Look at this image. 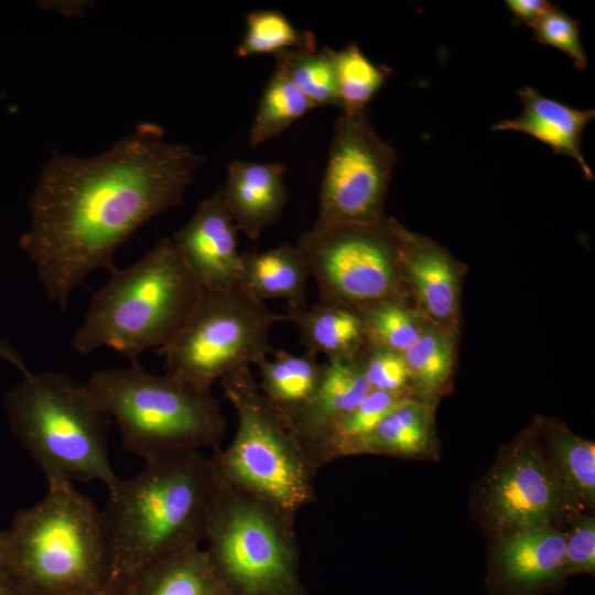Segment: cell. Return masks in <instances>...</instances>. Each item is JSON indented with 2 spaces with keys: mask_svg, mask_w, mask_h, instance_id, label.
Listing matches in <instances>:
<instances>
[{
  "mask_svg": "<svg viewBox=\"0 0 595 595\" xmlns=\"http://www.w3.org/2000/svg\"><path fill=\"white\" fill-rule=\"evenodd\" d=\"M399 224L383 219L372 224H322L303 232L295 247L320 302L358 310L390 299L398 300Z\"/></svg>",
  "mask_w": 595,
  "mask_h": 595,
  "instance_id": "obj_10",
  "label": "cell"
},
{
  "mask_svg": "<svg viewBox=\"0 0 595 595\" xmlns=\"http://www.w3.org/2000/svg\"><path fill=\"white\" fill-rule=\"evenodd\" d=\"M286 322L240 285L204 291L190 317L158 354L167 374L202 391L228 374L272 355L271 327Z\"/></svg>",
  "mask_w": 595,
  "mask_h": 595,
  "instance_id": "obj_9",
  "label": "cell"
},
{
  "mask_svg": "<svg viewBox=\"0 0 595 595\" xmlns=\"http://www.w3.org/2000/svg\"><path fill=\"white\" fill-rule=\"evenodd\" d=\"M131 577L112 573L109 581L99 589L83 595H130Z\"/></svg>",
  "mask_w": 595,
  "mask_h": 595,
  "instance_id": "obj_36",
  "label": "cell"
},
{
  "mask_svg": "<svg viewBox=\"0 0 595 595\" xmlns=\"http://www.w3.org/2000/svg\"><path fill=\"white\" fill-rule=\"evenodd\" d=\"M1 536H2V531H0V543H1Z\"/></svg>",
  "mask_w": 595,
  "mask_h": 595,
  "instance_id": "obj_39",
  "label": "cell"
},
{
  "mask_svg": "<svg viewBox=\"0 0 595 595\" xmlns=\"http://www.w3.org/2000/svg\"><path fill=\"white\" fill-rule=\"evenodd\" d=\"M0 558L18 595H83L112 575L102 511L74 485L19 509L2 531Z\"/></svg>",
  "mask_w": 595,
  "mask_h": 595,
  "instance_id": "obj_3",
  "label": "cell"
},
{
  "mask_svg": "<svg viewBox=\"0 0 595 595\" xmlns=\"http://www.w3.org/2000/svg\"><path fill=\"white\" fill-rule=\"evenodd\" d=\"M523 105L522 113L515 119H505L491 126L494 131H518L544 144L555 153L576 161L587 180L594 173L581 149L585 127L595 117L594 109L581 110L541 95L530 86L518 90Z\"/></svg>",
  "mask_w": 595,
  "mask_h": 595,
  "instance_id": "obj_16",
  "label": "cell"
},
{
  "mask_svg": "<svg viewBox=\"0 0 595 595\" xmlns=\"http://www.w3.org/2000/svg\"><path fill=\"white\" fill-rule=\"evenodd\" d=\"M565 538L564 575L581 572L593 573L595 567L594 518L577 513Z\"/></svg>",
  "mask_w": 595,
  "mask_h": 595,
  "instance_id": "obj_34",
  "label": "cell"
},
{
  "mask_svg": "<svg viewBox=\"0 0 595 595\" xmlns=\"http://www.w3.org/2000/svg\"><path fill=\"white\" fill-rule=\"evenodd\" d=\"M398 268L433 324L450 332L458 313L459 279L450 256L432 240L398 227Z\"/></svg>",
  "mask_w": 595,
  "mask_h": 595,
  "instance_id": "obj_14",
  "label": "cell"
},
{
  "mask_svg": "<svg viewBox=\"0 0 595 595\" xmlns=\"http://www.w3.org/2000/svg\"><path fill=\"white\" fill-rule=\"evenodd\" d=\"M310 278L295 246L282 245L264 251H245L240 256V286L256 300L283 299L289 309L306 305Z\"/></svg>",
  "mask_w": 595,
  "mask_h": 595,
  "instance_id": "obj_20",
  "label": "cell"
},
{
  "mask_svg": "<svg viewBox=\"0 0 595 595\" xmlns=\"http://www.w3.org/2000/svg\"><path fill=\"white\" fill-rule=\"evenodd\" d=\"M479 501L487 527L500 534L550 526L565 510H573L549 457L532 436L505 450L482 485Z\"/></svg>",
  "mask_w": 595,
  "mask_h": 595,
  "instance_id": "obj_12",
  "label": "cell"
},
{
  "mask_svg": "<svg viewBox=\"0 0 595 595\" xmlns=\"http://www.w3.org/2000/svg\"><path fill=\"white\" fill-rule=\"evenodd\" d=\"M10 430L42 468L48 488L119 477L107 450L111 419L86 383L53 371L23 375L3 400Z\"/></svg>",
  "mask_w": 595,
  "mask_h": 595,
  "instance_id": "obj_5",
  "label": "cell"
},
{
  "mask_svg": "<svg viewBox=\"0 0 595 595\" xmlns=\"http://www.w3.org/2000/svg\"><path fill=\"white\" fill-rule=\"evenodd\" d=\"M0 358L17 367L23 375L30 370L26 368L22 357L6 342L0 340Z\"/></svg>",
  "mask_w": 595,
  "mask_h": 595,
  "instance_id": "obj_37",
  "label": "cell"
},
{
  "mask_svg": "<svg viewBox=\"0 0 595 595\" xmlns=\"http://www.w3.org/2000/svg\"><path fill=\"white\" fill-rule=\"evenodd\" d=\"M204 541L231 595H309L295 524L223 480Z\"/></svg>",
  "mask_w": 595,
  "mask_h": 595,
  "instance_id": "obj_8",
  "label": "cell"
},
{
  "mask_svg": "<svg viewBox=\"0 0 595 595\" xmlns=\"http://www.w3.org/2000/svg\"><path fill=\"white\" fill-rule=\"evenodd\" d=\"M432 410L412 397L400 401L356 446V454L426 456L434 450Z\"/></svg>",
  "mask_w": 595,
  "mask_h": 595,
  "instance_id": "obj_22",
  "label": "cell"
},
{
  "mask_svg": "<svg viewBox=\"0 0 595 595\" xmlns=\"http://www.w3.org/2000/svg\"><path fill=\"white\" fill-rule=\"evenodd\" d=\"M505 3L513 14L516 24H527L531 28L553 7L545 0H507Z\"/></svg>",
  "mask_w": 595,
  "mask_h": 595,
  "instance_id": "obj_35",
  "label": "cell"
},
{
  "mask_svg": "<svg viewBox=\"0 0 595 595\" xmlns=\"http://www.w3.org/2000/svg\"><path fill=\"white\" fill-rule=\"evenodd\" d=\"M370 390L358 357L349 361L325 364L314 396L303 408L285 419L307 456L326 432L353 411Z\"/></svg>",
  "mask_w": 595,
  "mask_h": 595,
  "instance_id": "obj_17",
  "label": "cell"
},
{
  "mask_svg": "<svg viewBox=\"0 0 595 595\" xmlns=\"http://www.w3.org/2000/svg\"><path fill=\"white\" fill-rule=\"evenodd\" d=\"M130 595H231L205 550L190 549L131 577Z\"/></svg>",
  "mask_w": 595,
  "mask_h": 595,
  "instance_id": "obj_21",
  "label": "cell"
},
{
  "mask_svg": "<svg viewBox=\"0 0 595 595\" xmlns=\"http://www.w3.org/2000/svg\"><path fill=\"white\" fill-rule=\"evenodd\" d=\"M532 29L537 42L562 51L576 68L583 71L587 67L588 61L581 42L578 22L556 6L553 4Z\"/></svg>",
  "mask_w": 595,
  "mask_h": 595,
  "instance_id": "obj_33",
  "label": "cell"
},
{
  "mask_svg": "<svg viewBox=\"0 0 595 595\" xmlns=\"http://www.w3.org/2000/svg\"><path fill=\"white\" fill-rule=\"evenodd\" d=\"M549 459L573 506L591 508L595 502V445L567 429H544Z\"/></svg>",
  "mask_w": 595,
  "mask_h": 595,
  "instance_id": "obj_25",
  "label": "cell"
},
{
  "mask_svg": "<svg viewBox=\"0 0 595 595\" xmlns=\"http://www.w3.org/2000/svg\"><path fill=\"white\" fill-rule=\"evenodd\" d=\"M203 293L172 238L164 237L137 262L111 269L93 295L72 347L83 356L106 347L137 361L144 350L160 348L176 335Z\"/></svg>",
  "mask_w": 595,
  "mask_h": 595,
  "instance_id": "obj_4",
  "label": "cell"
},
{
  "mask_svg": "<svg viewBox=\"0 0 595 595\" xmlns=\"http://www.w3.org/2000/svg\"><path fill=\"white\" fill-rule=\"evenodd\" d=\"M204 158L166 141L154 123L93 158L55 152L30 197L20 247L47 299L65 310L90 273L112 269L117 249L154 216L182 205Z\"/></svg>",
  "mask_w": 595,
  "mask_h": 595,
  "instance_id": "obj_1",
  "label": "cell"
},
{
  "mask_svg": "<svg viewBox=\"0 0 595 595\" xmlns=\"http://www.w3.org/2000/svg\"><path fill=\"white\" fill-rule=\"evenodd\" d=\"M356 311L368 344L400 354L415 342L423 328L419 315L397 299L379 301Z\"/></svg>",
  "mask_w": 595,
  "mask_h": 595,
  "instance_id": "obj_31",
  "label": "cell"
},
{
  "mask_svg": "<svg viewBox=\"0 0 595 595\" xmlns=\"http://www.w3.org/2000/svg\"><path fill=\"white\" fill-rule=\"evenodd\" d=\"M358 358L371 390L410 394V376L402 354L367 343Z\"/></svg>",
  "mask_w": 595,
  "mask_h": 595,
  "instance_id": "obj_32",
  "label": "cell"
},
{
  "mask_svg": "<svg viewBox=\"0 0 595 595\" xmlns=\"http://www.w3.org/2000/svg\"><path fill=\"white\" fill-rule=\"evenodd\" d=\"M272 356V359L266 358L257 365L260 376L258 387L285 420L314 396L325 364L307 353L294 355L274 349Z\"/></svg>",
  "mask_w": 595,
  "mask_h": 595,
  "instance_id": "obj_23",
  "label": "cell"
},
{
  "mask_svg": "<svg viewBox=\"0 0 595 595\" xmlns=\"http://www.w3.org/2000/svg\"><path fill=\"white\" fill-rule=\"evenodd\" d=\"M313 33L298 30L277 10H255L246 17V31L236 48L238 57L315 50Z\"/></svg>",
  "mask_w": 595,
  "mask_h": 595,
  "instance_id": "obj_29",
  "label": "cell"
},
{
  "mask_svg": "<svg viewBox=\"0 0 595 595\" xmlns=\"http://www.w3.org/2000/svg\"><path fill=\"white\" fill-rule=\"evenodd\" d=\"M238 416L237 432L210 461L227 485L266 504L295 524L316 500L317 470L284 418L262 394L250 367L219 380Z\"/></svg>",
  "mask_w": 595,
  "mask_h": 595,
  "instance_id": "obj_7",
  "label": "cell"
},
{
  "mask_svg": "<svg viewBox=\"0 0 595 595\" xmlns=\"http://www.w3.org/2000/svg\"><path fill=\"white\" fill-rule=\"evenodd\" d=\"M335 69L338 107L345 113L365 111L391 73L374 64L355 43L335 51Z\"/></svg>",
  "mask_w": 595,
  "mask_h": 595,
  "instance_id": "obj_30",
  "label": "cell"
},
{
  "mask_svg": "<svg viewBox=\"0 0 595 595\" xmlns=\"http://www.w3.org/2000/svg\"><path fill=\"white\" fill-rule=\"evenodd\" d=\"M452 334L435 324L423 326L415 342L402 354L410 376V390L431 400L447 385L454 366Z\"/></svg>",
  "mask_w": 595,
  "mask_h": 595,
  "instance_id": "obj_26",
  "label": "cell"
},
{
  "mask_svg": "<svg viewBox=\"0 0 595 595\" xmlns=\"http://www.w3.org/2000/svg\"><path fill=\"white\" fill-rule=\"evenodd\" d=\"M238 232L219 187L173 235L178 255L204 291L240 285Z\"/></svg>",
  "mask_w": 595,
  "mask_h": 595,
  "instance_id": "obj_13",
  "label": "cell"
},
{
  "mask_svg": "<svg viewBox=\"0 0 595 595\" xmlns=\"http://www.w3.org/2000/svg\"><path fill=\"white\" fill-rule=\"evenodd\" d=\"M311 109L309 99L275 67L259 100L249 133L250 147L277 138Z\"/></svg>",
  "mask_w": 595,
  "mask_h": 595,
  "instance_id": "obj_27",
  "label": "cell"
},
{
  "mask_svg": "<svg viewBox=\"0 0 595 595\" xmlns=\"http://www.w3.org/2000/svg\"><path fill=\"white\" fill-rule=\"evenodd\" d=\"M87 387L116 423L126 451L147 461L162 455L220 448L227 421L212 391L137 361L94 372Z\"/></svg>",
  "mask_w": 595,
  "mask_h": 595,
  "instance_id": "obj_6",
  "label": "cell"
},
{
  "mask_svg": "<svg viewBox=\"0 0 595 595\" xmlns=\"http://www.w3.org/2000/svg\"><path fill=\"white\" fill-rule=\"evenodd\" d=\"M284 166L279 162L232 161L221 187L239 231L256 240L282 215L288 203Z\"/></svg>",
  "mask_w": 595,
  "mask_h": 595,
  "instance_id": "obj_15",
  "label": "cell"
},
{
  "mask_svg": "<svg viewBox=\"0 0 595 595\" xmlns=\"http://www.w3.org/2000/svg\"><path fill=\"white\" fill-rule=\"evenodd\" d=\"M277 65L309 99L313 108L338 107L335 51L329 47L284 52Z\"/></svg>",
  "mask_w": 595,
  "mask_h": 595,
  "instance_id": "obj_28",
  "label": "cell"
},
{
  "mask_svg": "<svg viewBox=\"0 0 595 595\" xmlns=\"http://www.w3.org/2000/svg\"><path fill=\"white\" fill-rule=\"evenodd\" d=\"M397 154L365 111L335 121L318 194L316 223L372 224L386 219L383 204Z\"/></svg>",
  "mask_w": 595,
  "mask_h": 595,
  "instance_id": "obj_11",
  "label": "cell"
},
{
  "mask_svg": "<svg viewBox=\"0 0 595 595\" xmlns=\"http://www.w3.org/2000/svg\"><path fill=\"white\" fill-rule=\"evenodd\" d=\"M221 487L201 451L144 461L108 489L102 510L112 573L129 577L176 553L199 548Z\"/></svg>",
  "mask_w": 595,
  "mask_h": 595,
  "instance_id": "obj_2",
  "label": "cell"
},
{
  "mask_svg": "<svg viewBox=\"0 0 595 595\" xmlns=\"http://www.w3.org/2000/svg\"><path fill=\"white\" fill-rule=\"evenodd\" d=\"M407 393L370 390L348 414L338 420L311 448L316 469L336 458L354 455L356 446L404 398Z\"/></svg>",
  "mask_w": 595,
  "mask_h": 595,
  "instance_id": "obj_24",
  "label": "cell"
},
{
  "mask_svg": "<svg viewBox=\"0 0 595 595\" xmlns=\"http://www.w3.org/2000/svg\"><path fill=\"white\" fill-rule=\"evenodd\" d=\"M0 595H18L12 578L0 558Z\"/></svg>",
  "mask_w": 595,
  "mask_h": 595,
  "instance_id": "obj_38",
  "label": "cell"
},
{
  "mask_svg": "<svg viewBox=\"0 0 595 595\" xmlns=\"http://www.w3.org/2000/svg\"><path fill=\"white\" fill-rule=\"evenodd\" d=\"M284 315L299 332L305 353L323 354L328 363L354 360L368 343L361 317L353 309L320 303L286 307Z\"/></svg>",
  "mask_w": 595,
  "mask_h": 595,
  "instance_id": "obj_19",
  "label": "cell"
},
{
  "mask_svg": "<svg viewBox=\"0 0 595 595\" xmlns=\"http://www.w3.org/2000/svg\"><path fill=\"white\" fill-rule=\"evenodd\" d=\"M566 538L551 524L504 533L496 561L504 583L518 592H531L564 575Z\"/></svg>",
  "mask_w": 595,
  "mask_h": 595,
  "instance_id": "obj_18",
  "label": "cell"
}]
</instances>
